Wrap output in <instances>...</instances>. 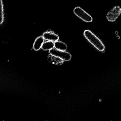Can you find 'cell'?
<instances>
[{
	"mask_svg": "<svg viewBox=\"0 0 121 121\" xmlns=\"http://www.w3.org/2000/svg\"><path fill=\"white\" fill-rule=\"evenodd\" d=\"M43 37L44 39L55 42L58 41L59 39V37L57 35L53 32H44L43 34Z\"/></svg>",
	"mask_w": 121,
	"mask_h": 121,
	"instance_id": "obj_5",
	"label": "cell"
},
{
	"mask_svg": "<svg viewBox=\"0 0 121 121\" xmlns=\"http://www.w3.org/2000/svg\"><path fill=\"white\" fill-rule=\"evenodd\" d=\"M47 59L49 62L57 65H60L63 63L64 60L51 54L48 56Z\"/></svg>",
	"mask_w": 121,
	"mask_h": 121,
	"instance_id": "obj_6",
	"label": "cell"
},
{
	"mask_svg": "<svg viewBox=\"0 0 121 121\" xmlns=\"http://www.w3.org/2000/svg\"><path fill=\"white\" fill-rule=\"evenodd\" d=\"M121 13V8L119 6H115L106 15V18L109 22H113L116 21Z\"/></svg>",
	"mask_w": 121,
	"mask_h": 121,
	"instance_id": "obj_3",
	"label": "cell"
},
{
	"mask_svg": "<svg viewBox=\"0 0 121 121\" xmlns=\"http://www.w3.org/2000/svg\"><path fill=\"white\" fill-rule=\"evenodd\" d=\"M54 43L51 41H48L43 43L42 49L44 51H48L54 48Z\"/></svg>",
	"mask_w": 121,
	"mask_h": 121,
	"instance_id": "obj_9",
	"label": "cell"
},
{
	"mask_svg": "<svg viewBox=\"0 0 121 121\" xmlns=\"http://www.w3.org/2000/svg\"><path fill=\"white\" fill-rule=\"evenodd\" d=\"M0 24H2L4 22V6H3V1L2 0H0Z\"/></svg>",
	"mask_w": 121,
	"mask_h": 121,
	"instance_id": "obj_10",
	"label": "cell"
},
{
	"mask_svg": "<svg viewBox=\"0 0 121 121\" xmlns=\"http://www.w3.org/2000/svg\"><path fill=\"white\" fill-rule=\"evenodd\" d=\"M75 14L85 22L90 23L93 21L92 17L84 10L80 7H76L73 10Z\"/></svg>",
	"mask_w": 121,
	"mask_h": 121,
	"instance_id": "obj_2",
	"label": "cell"
},
{
	"mask_svg": "<svg viewBox=\"0 0 121 121\" xmlns=\"http://www.w3.org/2000/svg\"><path fill=\"white\" fill-rule=\"evenodd\" d=\"M44 39L43 37H39L37 38L33 44V48L35 51L39 50L42 47L44 42Z\"/></svg>",
	"mask_w": 121,
	"mask_h": 121,
	"instance_id": "obj_7",
	"label": "cell"
},
{
	"mask_svg": "<svg viewBox=\"0 0 121 121\" xmlns=\"http://www.w3.org/2000/svg\"><path fill=\"white\" fill-rule=\"evenodd\" d=\"M83 35L87 41L98 51H103L104 50L105 47L102 41L92 31L85 30Z\"/></svg>",
	"mask_w": 121,
	"mask_h": 121,
	"instance_id": "obj_1",
	"label": "cell"
},
{
	"mask_svg": "<svg viewBox=\"0 0 121 121\" xmlns=\"http://www.w3.org/2000/svg\"><path fill=\"white\" fill-rule=\"evenodd\" d=\"M50 54L59 57L64 60L68 61L71 59V55L68 52L65 51L58 50L56 48H53L49 51Z\"/></svg>",
	"mask_w": 121,
	"mask_h": 121,
	"instance_id": "obj_4",
	"label": "cell"
},
{
	"mask_svg": "<svg viewBox=\"0 0 121 121\" xmlns=\"http://www.w3.org/2000/svg\"><path fill=\"white\" fill-rule=\"evenodd\" d=\"M54 47L56 49L62 51H65L67 49V46L66 44L58 41L54 42Z\"/></svg>",
	"mask_w": 121,
	"mask_h": 121,
	"instance_id": "obj_8",
	"label": "cell"
}]
</instances>
